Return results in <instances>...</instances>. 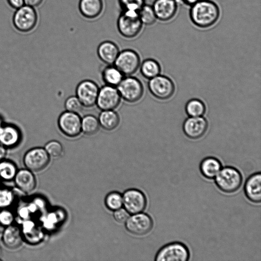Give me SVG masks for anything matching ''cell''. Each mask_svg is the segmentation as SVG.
<instances>
[{
  "label": "cell",
  "mask_w": 261,
  "mask_h": 261,
  "mask_svg": "<svg viewBox=\"0 0 261 261\" xmlns=\"http://www.w3.org/2000/svg\"><path fill=\"white\" fill-rule=\"evenodd\" d=\"M220 10L218 5L211 0H200L191 6L190 17L192 22L200 28L213 25L218 20Z\"/></svg>",
  "instance_id": "obj_1"
},
{
  "label": "cell",
  "mask_w": 261,
  "mask_h": 261,
  "mask_svg": "<svg viewBox=\"0 0 261 261\" xmlns=\"http://www.w3.org/2000/svg\"><path fill=\"white\" fill-rule=\"evenodd\" d=\"M214 178L217 188L222 192L229 194L236 192L243 181L241 173L232 166L221 168Z\"/></svg>",
  "instance_id": "obj_2"
},
{
  "label": "cell",
  "mask_w": 261,
  "mask_h": 261,
  "mask_svg": "<svg viewBox=\"0 0 261 261\" xmlns=\"http://www.w3.org/2000/svg\"><path fill=\"white\" fill-rule=\"evenodd\" d=\"M117 29L123 37L132 39L140 33L143 24L141 21L138 12L121 11L117 22Z\"/></svg>",
  "instance_id": "obj_3"
},
{
  "label": "cell",
  "mask_w": 261,
  "mask_h": 261,
  "mask_svg": "<svg viewBox=\"0 0 261 261\" xmlns=\"http://www.w3.org/2000/svg\"><path fill=\"white\" fill-rule=\"evenodd\" d=\"M38 19L35 8L24 5L15 10L12 17V23L17 31L27 33L36 28Z\"/></svg>",
  "instance_id": "obj_4"
},
{
  "label": "cell",
  "mask_w": 261,
  "mask_h": 261,
  "mask_svg": "<svg viewBox=\"0 0 261 261\" xmlns=\"http://www.w3.org/2000/svg\"><path fill=\"white\" fill-rule=\"evenodd\" d=\"M190 256L188 247L179 242H173L161 247L155 255L156 261H187Z\"/></svg>",
  "instance_id": "obj_5"
},
{
  "label": "cell",
  "mask_w": 261,
  "mask_h": 261,
  "mask_svg": "<svg viewBox=\"0 0 261 261\" xmlns=\"http://www.w3.org/2000/svg\"><path fill=\"white\" fill-rule=\"evenodd\" d=\"M116 88L121 98L127 102H136L143 95L142 83L138 79L131 75L124 77Z\"/></svg>",
  "instance_id": "obj_6"
},
{
  "label": "cell",
  "mask_w": 261,
  "mask_h": 261,
  "mask_svg": "<svg viewBox=\"0 0 261 261\" xmlns=\"http://www.w3.org/2000/svg\"><path fill=\"white\" fill-rule=\"evenodd\" d=\"M81 119L79 114L65 111L58 117V128L66 137L76 138L82 133Z\"/></svg>",
  "instance_id": "obj_7"
},
{
  "label": "cell",
  "mask_w": 261,
  "mask_h": 261,
  "mask_svg": "<svg viewBox=\"0 0 261 261\" xmlns=\"http://www.w3.org/2000/svg\"><path fill=\"white\" fill-rule=\"evenodd\" d=\"M141 60L139 54L131 49L119 51L114 65L125 76L135 73L140 66Z\"/></svg>",
  "instance_id": "obj_8"
},
{
  "label": "cell",
  "mask_w": 261,
  "mask_h": 261,
  "mask_svg": "<svg viewBox=\"0 0 261 261\" xmlns=\"http://www.w3.org/2000/svg\"><path fill=\"white\" fill-rule=\"evenodd\" d=\"M148 87L151 94L160 100L170 98L174 94L175 86L168 77L158 75L149 79Z\"/></svg>",
  "instance_id": "obj_9"
},
{
  "label": "cell",
  "mask_w": 261,
  "mask_h": 261,
  "mask_svg": "<svg viewBox=\"0 0 261 261\" xmlns=\"http://www.w3.org/2000/svg\"><path fill=\"white\" fill-rule=\"evenodd\" d=\"M121 99L116 87L105 85L99 88L96 105L101 111L114 110L119 106Z\"/></svg>",
  "instance_id": "obj_10"
},
{
  "label": "cell",
  "mask_w": 261,
  "mask_h": 261,
  "mask_svg": "<svg viewBox=\"0 0 261 261\" xmlns=\"http://www.w3.org/2000/svg\"><path fill=\"white\" fill-rule=\"evenodd\" d=\"M99 88L94 81L85 80L80 82L75 89L76 96L84 107L91 108L96 105Z\"/></svg>",
  "instance_id": "obj_11"
},
{
  "label": "cell",
  "mask_w": 261,
  "mask_h": 261,
  "mask_svg": "<svg viewBox=\"0 0 261 261\" xmlns=\"http://www.w3.org/2000/svg\"><path fill=\"white\" fill-rule=\"evenodd\" d=\"M49 162V155L42 147H35L29 150L23 157L25 166L31 171L38 172L43 170Z\"/></svg>",
  "instance_id": "obj_12"
},
{
  "label": "cell",
  "mask_w": 261,
  "mask_h": 261,
  "mask_svg": "<svg viewBox=\"0 0 261 261\" xmlns=\"http://www.w3.org/2000/svg\"><path fill=\"white\" fill-rule=\"evenodd\" d=\"M125 222L127 230L137 236L146 234L151 230L153 225L152 218L147 214L141 213L129 217Z\"/></svg>",
  "instance_id": "obj_13"
},
{
  "label": "cell",
  "mask_w": 261,
  "mask_h": 261,
  "mask_svg": "<svg viewBox=\"0 0 261 261\" xmlns=\"http://www.w3.org/2000/svg\"><path fill=\"white\" fill-rule=\"evenodd\" d=\"M122 200L125 210L130 214L141 213L146 206L147 200L145 195L138 190L130 189L125 192Z\"/></svg>",
  "instance_id": "obj_14"
},
{
  "label": "cell",
  "mask_w": 261,
  "mask_h": 261,
  "mask_svg": "<svg viewBox=\"0 0 261 261\" xmlns=\"http://www.w3.org/2000/svg\"><path fill=\"white\" fill-rule=\"evenodd\" d=\"M208 122L201 117H189L184 121L182 129L185 135L189 138L196 140L201 138L207 131Z\"/></svg>",
  "instance_id": "obj_15"
},
{
  "label": "cell",
  "mask_w": 261,
  "mask_h": 261,
  "mask_svg": "<svg viewBox=\"0 0 261 261\" xmlns=\"http://www.w3.org/2000/svg\"><path fill=\"white\" fill-rule=\"evenodd\" d=\"M22 137L19 128L12 124H4L0 127V144L6 148H12L19 143Z\"/></svg>",
  "instance_id": "obj_16"
},
{
  "label": "cell",
  "mask_w": 261,
  "mask_h": 261,
  "mask_svg": "<svg viewBox=\"0 0 261 261\" xmlns=\"http://www.w3.org/2000/svg\"><path fill=\"white\" fill-rule=\"evenodd\" d=\"M244 193L247 198L254 203L261 201V173L255 172L246 179L244 187Z\"/></svg>",
  "instance_id": "obj_17"
},
{
  "label": "cell",
  "mask_w": 261,
  "mask_h": 261,
  "mask_svg": "<svg viewBox=\"0 0 261 261\" xmlns=\"http://www.w3.org/2000/svg\"><path fill=\"white\" fill-rule=\"evenodd\" d=\"M152 6L156 18L163 21L171 19L177 10L175 0H155Z\"/></svg>",
  "instance_id": "obj_18"
},
{
  "label": "cell",
  "mask_w": 261,
  "mask_h": 261,
  "mask_svg": "<svg viewBox=\"0 0 261 261\" xmlns=\"http://www.w3.org/2000/svg\"><path fill=\"white\" fill-rule=\"evenodd\" d=\"M119 51L116 44L111 41L100 43L97 49L99 58L107 65L114 64Z\"/></svg>",
  "instance_id": "obj_19"
},
{
  "label": "cell",
  "mask_w": 261,
  "mask_h": 261,
  "mask_svg": "<svg viewBox=\"0 0 261 261\" xmlns=\"http://www.w3.org/2000/svg\"><path fill=\"white\" fill-rule=\"evenodd\" d=\"M102 0H80L79 9L83 16L87 19H95L102 13Z\"/></svg>",
  "instance_id": "obj_20"
},
{
  "label": "cell",
  "mask_w": 261,
  "mask_h": 261,
  "mask_svg": "<svg viewBox=\"0 0 261 261\" xmlns=\"http://www.w3.org/2000/svg\"><path fill=\"white\" fill-rule=\"evenodd\" d=\"M14 179L17 188L25 193L33 191L36 186V178L32 171L28 169L17 171Z\"/></svg>",
  "instance_id": "obj_21"
},
{
  "label": "cell",
  "mask_w": 261,
  "mask_h": 261,
  "mask_svg": "<svg viewBox=\"0 0 261 261\" xmlns=\"http://www.w3.org/2000/svg\"><path fill=\"white\" fill-rule=\"evenodd\" d=\"M221 168V162L214 156H207L204 158L199 165L201 174L204 177L208 179L214 178Z\"/></svg>",
  "instance_id": "obj_22"
},
{
  "label": "cell",
  "mask_w": 261,
  "mask_h": 261,
  "mask_svg": "<svg viewBox=\"0 0 261 261\" xmlns=\"http://www.w3.org/2000/svg\"><path fill=\"white\" fill-rule=\"evenodd\" d=\"M2 241L8 248L15 249L19 247L22 242L21 233L18 227L10 225L4 229Z\"/></svg>",
  "instance_id": "obj_23"
},
{
  "label": "cell",
  "mask_w": 261,
  "mask_h": 261,
  "mask_svg": "<svg viewBox=\"0 0 261 261\" xmlns=\"http://www.w3.org/2000/svg\"><path fill=\"white\" fill-rule=\"evenodd\" d=\"M98 119L100 126L107 131L115 129L120 123L119 115L114 110L101 111Z\"/></svg>",
  "instance_id": "obj_24"
},
{
  "label": "cell",
  "mask_w": 261,
  "mask_h": 261,
  "mask_svg": "<svg viewBox=\"0 0 261 261\" xmlns=\"http://www.w3.org/2000/svg\"><path fill=\"white\" fill-rule=\"evenodd\" d=\"M101 78L105 85L117 87L124 75L114 65H107L101 71Z\"/></svg>",
  "instance_id": "obj_25"
},
{
  "label": "cell",
  "mask_w": 261,
  "mask_h": 261,
  "mask_svg": "<svg viewBox=\"0 0 261 261\" xmlns=\"http://www.w3.org/2000/svg\"><path fill=\"white\" fill-rule=\"evenodd\" d=\"M100 127L98 118L93 115H86L81 119L82 133L86 135L92 136L96 134Z\"/></svg>",
  "instance_id": "obj_26"
},
{
  "label": "cell",
  "mask_w": 261,
  "mask_h": 261,
  "mask_svg": "<svg viewBox=\"0 0 261 261\" xmlns=\"http://www.w3.org/2000/svg\"><path fill=\"white\" fill-rule=\"evenodd\" d=\"M140 71L145 78L150 79L159 75L161 67L159 63L152 59H147L140 64Z\"/></svg>",
  "instance_id": "obj_27"
},
{
  "label": "cell",
  "mask_w": 261,
  "mask_h": 261,
  "mask_svg": "<svg viewBox=\"0 0 261 261\" xmlns=\"http://www.w3.org/2000/svg\"><path fill=\"white\" fill-rule=\"evenodd\" d=\"M185 110L189 117H201L205 112V106L201 100L193 98L187 102Z\"/></svg>",
  "instance_id": "obj_28"
},
{
  "label": "cell",
  "mask_w": 261,
  "mask_h": 261,
  "mask_svg": "<svg viewBox=\"0 0 261 261\" xmlns=\"http://www.w3.org/2000/svg\"><path fill=\"white\" fill-rule=\"evenodd\" d=\"M17 169L14 163L10 161L0 162V178L6 181L12 180L17 173Z\"/></svg>",
  "instance_id": "obj_29"
},
{
  "label": "cell",
  "mask_w": 261,
  "mask_h": 261,
  "mask_svg": "<svg viewBox=\"0 0 261 261\" xmlns=\"http://www.w3.org/2000/svg\"><path fill=\"white\" fill-rule=\"evenodd\" d=\"M139 18L143 24L150 25L157 19L152 6L144 5L138 12Z\"/></svg>",
  "instance_id": "obj_30"
},
{
  "label": "cell",
  "mask_w": 261,
  "mask_h": 261,
  "mask_svg": "<svg viewBox=\"0 0 261 261\" xmlns=\"http://www.w3.org/2000/svg\"><path fill=\"white\" fill-rule=\"evenodd\" d=\"M105 203L109 209L116 211L121 208L123 204L122 197L119 193L111 192L106 196Z\"/></svg>",
  "instance_id": "obj_31"
},
{
  "label": "cell",
  "mask_w": 261,
  "mask_h": 261,
  "mask_svg": "<svg viewBox=\"0 0 261 261\" xmlns=\"http://www.w3.org/2000/svg\"><path fill=\"white\" fill-rule=\"evenodd\" d=\"M122 11L139 12L145 4V0H118Z\"/></svg>",
  "instance_id": "obj_32"
},
{
  "label": "cell",
  "mask_w": 261,
  "mask_h": 261,
  "mask_svg": "<svg viewBox=\"0 0 261 261\" xmlns=\"http://www.w3.org/2000/svg\"><path fill=\"white\" fill-rule=\"evenodd\" d=\"M66 111L79 114L84 108L83 105L76 96L68 97L64 103Z\"/></svg>",
  "instance_id": "obj_33"
},
{
  "label": "cell",
  "mask_w": 261,
  "mask_h": 261,
  "mask_svg": "<svg viewBox=\"0 0 261 261\" xmlns=\"http://www.w3.org/2000/svg\"><path fill=\"white\" fill-rule=\"evenodd\" d=\"M44 149L49 155L57 158L61 156L63 152L62 144L58 141L52 140L47 142Z\"/></svg>",
  "instance_id": "obj_34"
},
{
  "label": "cell",
  "mask_w": 261,
  "mask_h": 261,
  "mask_svg": "<svg viewBox=\"0 0 261 261\" xmlns=\"http://www.w3.org/2000/svg\"><path fill=\"white\" fill-rule=\"evenodd\" d=\"M13 200L12 192L8 189H0V208H5L11 204Z\"/></svg>",
  "instance_id": "obj_35"
},
{
  "label": "cell",
  "mask_w": 261,
  "mask_h": 261,
  "mask_svg": "<svg viewBox=\"0 0 261 261\" xmlns=\"http://www.w3.org/2000/svg\"><path fill=\"white\" fill-rule=\"evenodd\" d=\"M13 213L7 210H3L0 212V224L8 226L12 224L14 221Z\"/></svg>",
  "instance_id": "obj_36"
},
{
  "label": "cell",
  "mask_w": 261,
  "mask_h": 261,
  "mask_svg": "<svg viewBox=\"0 0 261 261\" xmlns=\"http://www.w3.org/2000/svg\"><path fill=\"white\" fill-rule=\"evenodd\" d=\"M114 218L118 223H123L129 218V213L125 209L120 208L115 211Z\"/></svg>",
  "instance_id": "obj_37"
},
{
  "label": "cell",
  "mask_w": 261,
  "mask_h": 261,
  "mask_svg": "<svg viewBox=\"0 0 261 261\" xmlns=\"http://www.w3.org/2000/svg\"><path fill=\"white\" fill-rule=\"evenodd\" d=\"M7 2L10 7L15 10L24 5V0H7Z\"/></svg>",
  "instance_id": "obj_38"
},
{
  "label": "cell",
  "mask_w": 261,
  "mask_h": 261,
  "mask_svg": "<svg viewBox=\"0 0 261 261\" xmlns=\"http://www.w3.org/2000/svg\"><path fill=\"white\" fill-rule=\"evenodd\" d=\"M43 2V0H24V5L34 8L39 6Z\"/></svg>",
  "instance_id": "obj_39"
},
{
  "label": "cell",
  "mask_w": 261,
  "mask_h": 261,
  "mask_svg": "<svg viewBox=\"0 0 261 261\" xmlns=\"http://www.w3.org/2000/svg\"><path fill=\"white\" fill-rule=\"evenodd\" d=\"M6 153V148L0 144V162L4 160Z\"/></svg>",
  "instance_id": "obj_40"
},
{
  "label": "cell",
  "mask_w": 261,
  "mask_h": 261,
  "mask_svg": "<svg viewBox=\"0 0 261 261\" xmlns=\"http://www.w3.org/2000/svg\"><path fill=\"white\" fill-rule=\"evenodd\" d=\"M184 3L187 5L192 6L200 0H181Z\"/></svg>",
  "instance_id": "obj_41"
},
{
  "label": "cell",
  "mask_w": 261,
  "mask_h": 261,
  "mask_svg": "<svg viewBox=\"0 0 261 261\" xmlns=\"http://www.w3.org/2000/svg\"><path fill=\"white\" fill-rule=\"evenodd\" d=\"M4 229L0 228V241L2 240Z\"/></svg>",
  "instance_id": "obj_42"
},
{
  "label": "cell",
  "mask_w": 261,
  "mask_h": 261,
  "mask_svg": "<svg viewBox=\"0 0 261 261\" xmlns=\"http://www.w3.org/2000/svg\"><path fill=\"white\" fill-rule=\"evenodd\" d=\"M3 122H2V120L1 119V118H0V127L3 124Z\"/></svg>",
  "instance_id": "obj_43"
},
{
  "label": "cell",
  "mask_w": 261,
  "mask_h": 261,
  "mask_svg": "<svg viewBox=\"0 0 261 261\" xmlns=\"http://www.w3.org/2000/svg\"><path fill=\"white\" fill-rule=\"evenodd\" d=\"M2 249H1V248L0 247V256L2 255Z\"/></svg>",
  "instance_id": "obj_44"
}]
</instances>
